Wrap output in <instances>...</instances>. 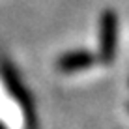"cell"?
<instances>
[{"instance_id": "obj_3", "label": "cell", "mask_w": 129, "mask_h": 129, "mask_svg": "<svg viewBox=\"0 0 129 129\" xmlns=\"http://www.w3.org/2000/svg\"><path fill=\"white\" fill-rule=\"evenodd\" d=\"M95 62V56L86 49H75V51L64 52L60 58L56 60V68L62 73H79L88 68H92Z\"/></svg>"}, {"instance_id": "obj_4", "label": "cell", "mask_w": 129, "mask_h": 129, "mask_svg": "<svg viewBox=\"0 0 129 129\" xmlns=\"http://www.w3.org/2000/svg\"><path fill=\"white\" fill-rule=\"evenodd\" d=\"M0 129H4V125H2V123H0Z\"/></svg>"}, {"instance_id": "obj_1", "label": "cell", "mask_w": 129, "mask_h": 129, "mask_svg": "<svg viewBox=\"0 0 129 129\" xmlns=\"http://www.w3.org/2000/svg\"><path fill=\"white\" fill-rule=\"evenodd\" d=\"M0 77H2V81H4L6 90L10 92V95L19 103L21 110H23L26 129H36L38 127V116H36V107H34L32 95L26 90L23 79L17 73V69L13 68L11 62H8V60L0 62Z\"/></svg>"}, {"instance_id": "obj_2", "label": "cell", "mask_w": 129, "mask_h": 129, "mask_svg": "<svg viewBox=\"0 0 129 129\" xmlns=\"http://www.w3.org/2000/svg\"><path fill=\"white\" fill-rule=\"evenodd\" d=\"M118 51V15L114 10H105L99 17V60L112 64Z\"/></svg>"}, {"instance_id": "obj_5", "label": "cell", "mask_w": 129, "mask_h": 129, "mask_svg": "<svg viewBox=\"0 0 129 129\" xmlns=\"http://www.w3.org/2000/svg\"><path fill=\"white\" fill-rule=\"evenodd\" d=\"M127 109H129V107H127Z\"/></svg>"}]
</instances>
